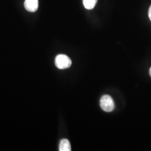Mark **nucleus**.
<instances>
[{"instance_id": "f257e3e1", "label": "nucleus", "mask_w": 151, "mask_h": 151, "mask_svg": "<svg viewBox=\"0 0 151 151\" xmlns=\"http://www.w3.org/2000/svg\"><path fill=\"white\" fill-rule=\"evenodd\" d=\"M55 64L59 69H66L71 66L72 62L67 55L64 54H60L56 56L55 60Z\"/></svg>"}, {"instance_id": "f03ea898", "label": "nucleus", "mask_w": 151, "mask_h": 151, "mask_svg": "<svg viewBox=\"0 0 151 151\" xmlns=\"http://www.w3.org/2000/svg\"><path fill=\"white\" fill-rule=\"evenodd\" d=\"M100 107L106 112H111L114 110L115 104L112 97L108 94L102 96L100 99Z\"/></svg>"}, {"instance_id": "7ed1b4c3", "label": "nucleus", "mask_w": 151, "mask_h": 151, "mask_svg": "<svg viewBox=\"0 0 151 151\" xmlns=\"http://www.w3.org/2000/svg\"><path fill=\"white\" fill-rule=\"evenodd\" d=\"M24 6L27 11L29 12H35L39 7V0H25Z\"/></svg>"}, {"instance_id": "20e7f679", "label": "nucleus", "mask_w": 151, "mask_h": 151, "mask_svg": "<svg viewBox=\"0 0 151 151\" xmlns=\"http://www.w3.org/2000/svg\"><path fill=\"white\" fill-rule=\"evenodd\" d=\"M60 151H71V144L69 141L67 139H63L60 141L59 144Z\"/></svg>"}, {"instance_id": "39448f33", "label": "nucleus", "mask_w": 151, "mask_h": 151, "mask_svg": "<svg viewBox=\"0 0 151 151\" xmlns=\"http://www.w3.org/2000/svg\"><path fill=\"white\" fill-rule=\"evenodd\" d=\"M97 0H83V3L85 8L88 10H91L93 9L97 4Z\"/></svg>"}, {"instance_id": "423d86ee", "label": "nucleus", "mask_w": 151, "mask_h": 151, "mask_svg": "<svg viewBox=\"0 0 151 151\" xmlns=\"http://www.w3.org/2000/svg\"><path fill=\"white\" fill-rule=\"evenodd\" d=\"M148 17H149V18H150V20L151 21V5H150V8H149V10H148Z\"/></svg>"}, {"instance_id": "0eeeda50", "label": "nucleus", "mask_w": 151, "mask_h": 151, "mask_svg": "<svg viewBox=\"0 0 151 151\" xmlns=\"http://www.w3.org/2000/svg\"><path fill=\"white\" fill-rule=\"evenodd\" d=\"M149 74H150V77H151V67L150 68V69H149Z\"/></svg>"}]
</instances>
